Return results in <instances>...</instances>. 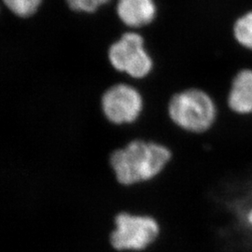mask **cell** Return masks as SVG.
<instances>
[{
	"mask_svg": "<svg viewBox=\"0 0 252 252\" xmlns=\"http://www.w3.org/2000/svg\"><path fill=\"white\" fill-rule=\"evenodd\" d=\"M241 220L249 228L252 229V204L246 209L245 213L241 217Z\"/></svg>",
	"mask_w": 252,
	"mask_h": 252,
	"instance_id": "8fae6325",
	"label": "cell"
},
{
	"mask_svg": "<svg viewBox=\"0 0 252 252\" xmlns=\"http://www.w3.org/2000/svg\"><path fill=\"white\" fill-rule=\"evenodd\" d=\"M108 1L109 0H66L70 9L85 12H94L100 6Z\"/></svg>",
	"mask_w": 252,
	"mask_h": 252,
	"instance_id": "30bf717a",
	"label": "cell"
},
{
	"mask_svg": "<svg viewBox=\"0 0 252 252\" xmlns=\"http://www.w3.org/2000/svg\"><path fill=\"white\" fill-rule=\"evenodd\" d=\"M108 62L119 73L134 81H142L151 76L154 63L145 50L143 37L136 33H126L109 47Z\"/></svg>",
	"mask_w": 252,
	"mask_h": 252,
	"instance_id": "5b68a950",
	"label": "cell"
},
{
	"mask_svg": "<svg viewBox=\"0 0 252 252\" xmlns=\"http://www.w3.org/2000/svg\"><path fill=\"white\" fill-rule=\"evenodd\" d=\"M173 159L174 152L169 145L137 136L112 149L108 154V165L118 185L131 189L160 178Z\"/></svg>",
	"mask_w": 252,
	"mask_h": 252,
	"instance_id": "6da1fadb",
	"label": "cell"
},
{
	"mask_svg": "<svg viewBox=\"0 0 252 252\" xmlns=\"http://www.w3.org/2000/svg\"><path fill=\"white\" fill-rule=\"evenodd\" d=\"M5 5L20 17H29L39 7L41 0H3Z\"/></svg>",
	"mask_w": 252,
	"mask_h": 252,
	"instance_id": "9c48e42d",
	"label": "cell"
},
{
	"mask_svg": "<svg viewBox=\"0 0 252 252\" xmlns=\"http://www.w3.org/2000/svg\"><path fill=\"white\" fill-rule=\"evenodd\" d=\"M234 33L240 45L252 50V12L244 15L235 23Z\"/></svg>",
	"mask_w": 252,
	"mask_h": 252,
	"instance_id": "ba28073f",
	"label": "cell"
},
{
	"mask_svg": "<svg viewBox=\"0 0 252 252\" xmlns=\"http://www.w3.org/2000/svg\"><path fill=\"white\" fill-rule=\"evenodd\" d=\"M161 232L159 220L152 214L119 210L113 216L108 241L116 252H144L158 240Z\"/></svg>",
	"mask_w": 252,
	"mask_h": 252,
	"instance_id": "3957f363",
	"label": "cell"
},
{
	"mask_svg": "<svg viewBox=\"0 0 252 252\" xmlns=\"http://www.w3.org/2000/svg\"><path fill=\"white\" fill-rule=\"evenodd\" d=\"M98 108L109 126H134L144 114L146 98L142 90L127 81L114 82L100 93Z\"/></svg>",
	"mask_w": 252,
	"mask_h": 252,
	"instance_id": "277c9868",
	"label": "cell"
},
{
	"mask_svg": "<svg viewBox=\"0 0 252 252\" xmlns=\"http://www.w3.org/2000/svg\"><path fill=\"white\" fill-rule=\"evenodd\" d=\"M165 115L175 128L185 134H207L216 126L219 108L207 90L189 86L173 92L165 103Z\"/></svg>",
	"mask_w": 252,
	"mask_h": 252,
	"instance_id": "7a4b0ae2",
	"label": "cell"
},
{
	"mask_svg": "<svg viewBox=\"0 0 252 252\" xmlns=\"http://www.w3.org/2000/svg\"><path fill=\"white\" fill-rule=\"evenodd\" d=\"M117 12L126 26L139 27L153 21L156 8L153 0H119Z\"/></svg>",
	"mask_w": 252,
	"mask_h": 252,
	"instance_id": "52a82bcc",
	"label": "cell"
},
{
	"mask_svg": "<svg viewBox=\"0 0 252 252\" xmlns=\"http://www.w3.org/2000/svg\"><path fill=\"white\" fill-rule=\"evenodd\" d=\"M226 103L228 109L235 115H252V69L244 68L234 75Z\"/></svg>",
	"mask_w": 252,
	"mask_h": 252,
	"instance_id": "8992f818",
	"label": "cell"
}]
</instances>
